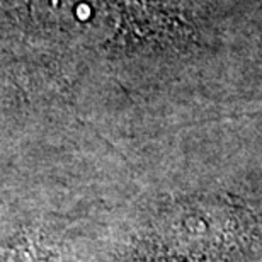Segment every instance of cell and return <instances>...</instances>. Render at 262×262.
I'll use <instances>...</instances> for the list:
<instances>
[{
    "label": "cell",
    "mask_w": 262,
    "mask_h": 262,
    "mask_svg": "<svg viewBox=\"0 0 262 262\" xmlns=\"http://www.w3.org/2000/svg\"><path fill=\"white\" fill-rule=\"evenodd\" d=\"M5 262H41L39 250L29 238H20L10 245Z\"/></svg>",
    "instance_id": "cell-1"
}]
</instances>
